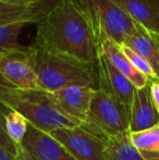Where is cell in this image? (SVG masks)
<instances>
[{"label":"cell","instance_id":"6da1fadb","mask_svg":"<svg viewBox=\"0 0 159 160\" xmlns=\"http://www.w3.org/2000/svg\"><path fill=\"white\" fill-rule=\"evenodd\" d=\"M34 44L97 67L100 46L75 0H58L36 24Z\"/></svg>","mask_w":159,"mask_h":160},{"label":"cell","instance_id":"7a4b0ae2","mask_svg":"<svg viewBox=\"0 0 159 160\" xmlns=\"http://www.w3.org/2000/svg\"><path fill=\"white\" fill-rule=\"evenodd\" d=\"M27 53L42 91L55 93L70 86L98 88V71L95 65L47 50L34 42L28 46Z\"/></svg>","mask_w":159,"mask_h":160},{"label":"cell","instance_id":"3957f363","mask_svg":"<svg viewBox=\"0 0 159 160\" xmlns=\"http://www.w3.org/2000/svg\"><path fill=\"white\" fill-rule=\"evenodd\" d=\"M0 101L19 111L31 125L50 133L57 128H74L81 121L63 111L55 101L50 93L45 91H22L0 96Z\"/></svg>","mask_w":159,"mask_h":160},{"label":"cell","instance_id":"277c9868","mask_svg":"<svg viewBox=\"0 0 159 160\" xmlns=\"http://www.w3.org/2000/svg\"><path fill=\"white\" fill-rule=\"evenodd\" d=\"M89 22L99 46L109 39L124 44L136 31V23L113 0H75Z\"/></svg>","mask_w":159,"mask_h":160},{"label":"cell","instance_id":"5b68a950","mask_svg":"<svg viewBox=\"0 0 159 160\" xmlns=\"http://www.w3.org/2000/svg\"><path fill=\"white\" fill-rule=\"evenodd\" d=\"M49 134L61 143L77 160L106 159L110 137L86 121L74 128H57Z\"/></svg>","mask_w":159,"mask_h":160},{"label":"cell","instance_id":"8992f818","mask_svg":"<svg viewBox=\"0 0 159 160\" xmlns=\"http://www.w3.org/2000/svg\"><path fill=\"white\" fill-rule=\"evenodd\" d=\"M85 121L98 128L108 137L130 133V110L100 88L94 93Z\"/></svg>","mask_w":159,"mask_h":160},{"label":"cell","instance_id":"52a82bcc","mask_svg":"<svg viewBox=\"0 0 159 160\" xmlns=\"http://www.w3.org/2000/svg\"><path fill=\"white\" fill-rule=\"evenodd\" d=\"M28 47L0 55V73L14 87L22 91H42L28 58Z\"/></svg>","mask_w":159,"mask_h":160},{"label":"cell","instance_id":"ba28073f","mask_svg":"<svg viewBox=\"0 0 159 160\" xmlns=\"http://www.w3.org/2000/svg\"><path fill=\"white\" fill-rule=\"evenodd\" d=\"M98 88L110 94L127 109L131 110L132 101L135 94V86L118 71L104 55H100L97 63Z\"/></svg>","mask_w":159,"mask_h":160},{"label":"cell","instance_id":"9c48e42d","mask_svg":"<svg viewBox=\"0 0 159 160\" xmlns=\"http://www.w3.org/2000/svg\"><path fill=\"white\" fill-rule=\"evenodd\" d=\"M22 147L33 160H77L49 133L30 124Z\"/></svg>","mask_w":159,"mask_h":160},{"label":"cell","instance_id":"30bf717a","mask_svg":"<svg viewBox=\"0 0 159 160\" xmlns=\"http://www.w3.org/2000/svg\"><path fill=\"white\" fill-rule=\"evenodd\" d=\"M58 0H42L34 3H21L0 0V25L13 23L37 24Z\"/></svg>","mask_w":159,"mask_h":160},{"label":"cell","instance_id":"8fae6325","mask_svg":"<svg viewBox=\"0 0 159 160\" xmlns=\"http://www.w3.org/2000/svg\"><path fill=\"white\" fill-rule=\"evenodd\" d=\"M95 91V88L88 86H70L50 94L66 113L84 122Z\"/></svg>","mask_w":159,"mask_h":160},{"label":"cell","instance_id":"7c38bea8","mask_svg":"<svg viewBox=\"0 0 159 160\" xmlns=\"http://www.w3.org/2000/svg\"><path fill=\"white\" fill-rule=\"evenodd\" d=\"M159 124V113L153 102L149 84L136 89L130 110V133L141 132Z\"/></svg>","mask_w":159,"mask_h":160},{"label":"cell","instance_id":"4fadbf2b","mask_svg":"<svg viewBox=\"0 0 159 160\" xmlns=\"http://www.w3.org/2000/svg\"><path fill=\"white\" fill-rule=\"evenodd\" d=\"M118 6L152 35L159 36V0H113Z\"/></svg>","mask_w":159,"mask_h":160},{"label":"cell","instance_id":"5bb4252c","mask_svg":"<svg viewBox=\"0 0 159 160\" xmlns=\"http://www.w3.org/2000/svg\"><path fill=\"white\" fill-rule=\"evenodd\" d=\"M102 53L108 59L118 71H120L125 78L130 80V82L135 86L136 89L143 88L149 84V80L145 75L137 71L135 68L132 65L130 60L127 58V56L123 53L122 49L119 45L115 44L111 40L107 39L102 42L100 46Z\"/></svg>","mask_w":159,"mask_h":160},{"label":"cell","instance_id":"9a60e30c","mask_svg":"<svg viewBox=\"0 0 159 160\" xmlns=\"http://www.w3.org/2000/svg\"><path fill=\"white\" fill-rule=\"evenodd\" d=\"M123 45L144 58L152 65L159 81V42L156 38L136 24V31L127 38Z\"/></svg>","mask_w":159,"mask_h":160},{"label":"cell","instance_id":"2e32d148","mask_svg":"<svg viewBox=\"0 0 159 160\" xmlns=\"http://www.w3.org/2000/svg\"><path fill=\"white\" fill-rule=\"evenodd\" d=\"M130 139L144 160H159V124L141 132L130 133Z\"/></svg>","mask_w":159,"mask_h":160},{"label":"cell","instance_id":"e0dca14e","mask_svg":"<svg viewBox=\"0 0 159 160\" xmlns=\"http://www.w3.org/2000/svg\"><path fill=\"white\" fill-rule=\"evenodd\" d=\"M1 102V101H0ZM2 112L4 117V128L9 138L15 146H22L23 139L27 133L30 123L19 111L2 103Z\"/></svg>","mask_w":159,"mask_h":160},{"label":"cell","instance_id":"ac0fdd59","mask_svg":"<svg viewBox=\"0 0 159 160\" xmlns=\"http://www.w3.org/2000/svg\"><path fill=\"white\" fill-rule=\"evenodd\" d=\"M105 160H144L130 139V133L109 138Z\"/></svg>","mask_w":159,"mask_h":160},{"label":"cell","instance_id":"d6986e66","mask_svg":"<svg viewBox=\"0 0 159 160\" xmlns=\"http://www.w3.org/2000/svg\"><path fill=\"white\" fill-rule=\"evenodd\" d=\"M25 23H13L0 25V55L15 50H23L25 46H22L17 40L22 28L26 26Z\"/></svg>","mask_w":159,"mask_h":160},{"label":"cell","instance_id":"ffe728a7","mask_svg":"<svg viewBox=\"0 0 159 160\" xmlns=\"http://www.w3.org/2000/svg\"><path fill=\"white\" fill-rule=\"evenodd\" d=\"M120 47H121V49H122L123 53H124L127 59L130 60L132 65H133L140 73H142L143 75L146 76L149 81H158L157 75H156L154 69L144 58L141 57L140 55L134 52L132 49H130L129 47L124 46V45H122V46H120Z\"/></svg>","mask_w":159,"mask_h":160},{"label":"cell","instance_id":"44dd1931","mask_svg":"<svg viewBox=\"0 0 159 160\" xmlns=\"http://www.w3.org/2000/svg\"><path fill=\"white\" fill-rule=\"evenodd\" d=\"M0 148L10 152L11 154L17 155V146L12 143L10 138H9L8 134L6 132V128H4V117L3 112H2V105L0 102Z\"/></svg>","mask_w":159,"mask_h":160},{"label":"cell","instance_id":"7402d4cb","mask_svg":"<svg viewBox=\"0 0 159 160\" xmlns=\"http://www.w3.org/2000/svg\"><path fill=\"white\" fill-rule=\"evenodd\" d=\"M149 89L153 102L159 113V81H149Z\"/></svg>","mask_w":159,"mask_h":160},{"label":"cell","instance_id":"603a6c76","mask_svg":"<svg viewBox=\"0 0 159 160\" xmlns=\"http://www.w3.org/2000/svg\"><path fill=\"white\" fill-rule=\"evenodd\" d=\"M17 87H14L10 82H8V81L2 76V74L0 73V96L12 93V92L17 91Z\"/></svg>","mask_w":159,"mask_h":160},{"label":"cell","instance_id":"cb8c5ba5","mask_svg":"<svg viewBox=\"0 0 159 160\" xmlns=\"http://www.w3.org/2000/svg\"><path fill=\"white\" fill-rule=\"evenodd\" d=\"M15 158H17V160H33L22 146H17V155H15Z\"/></svg>","mask_w":159,"mask_h":160},{"label":"cell","instance_id":"d4e9b609","mask_svg":"<svg viewBox=\"0 0 159 160\" xmlns=\"http://www.w3.org/2000/svg\"><path fill=\"white\" fill-rule=\"evenodd\" d=\"M0 160H17V158H15V155L11 154L10 152L3 148H0Z\"/></svg>","mask_w":159,"mask_h":160},{"label":"cell","instance_id":"484cf974","mask_svg":"<svg viewBox=\"0 0 159 160\" xmlns=\"http://www.w3.org/2000/svg\"><path fill=\"white\" fill-rule=\"evenodd\" d=\"M7 1L21 2V3H34V2H39V1H42V0H7Z\"/></svg>","mask_w":159,"mask_h":160},{"label":"cell","instance_id":"4316f807","mask_svg":"<svg viewBox=\"0 0 159 160\" xmlns=\"http://www.w3.org/2000/svg\"><path fill=\"white\" fill-rule=\"evenodd\" d=\"M153 36H154V37L156 38V40H157V42H159V36H156V35H153Z\"/></svg>","mask_w":159,"mask_h":160}]
</instances>
